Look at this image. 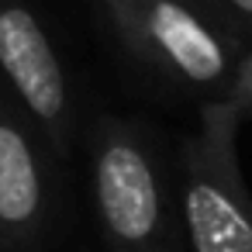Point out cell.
I'll use <instances>...</instances> for the list:
<instances>
[{"instance_id": "cell-1", "label": "cell", "mask_w": 252, "mask_h": 252, "mask_svg": "<svg viewBox=\"0 0 252 252\" xmlns=\"http://www.w3.org/2000/svg\"><path fill=\"white\" fill-rule=\"evenodd\" d=\"M90 193L111 252H187L156 149L135 125L118 118L97 125Z\"/></svg>"}, {"instance_id": "cell-3", "label": "cell", "mask_w": 252, "mask_h": 252, "mask_svg": "<svg viewBox=\"0 0 252 252\" xmlns=\"http://www.w3.org/2000/svg\"><path fill=\"white\" fill-rule=\"evenodd\" d=\"M121 42L159 76L190 90H224L235 76V35L207 0H104Z\"/></svg>"}, {"instance_id": "cell-2", "label": "cell", "mask_w": 252, "mask_h": 252, "mask_svg": "<svg viewBox=\"0 0 252 252\" xmlns=\"http://www.w3.org/2000/svg\"><path fill=\"white\" fill-rule=\"evenodd\" d=\"M242 111L228 100L200 107V128L183 142L176 214L187 252H252V193L238 162Z\"/></svg>"}, {"instance_id": "cell-5", "label": "cell", "mask_w": 252, "mask_h": 252, "mask_svg": "<svg viewBox=\"0 0 252 252\" xmlns=\"http://www.w3.org/2000/svg\"><path fill=\"white\" fill-rule=\"evenodd\" d=\"M52 211L38 128L0 80V249L25 252L45 235Z\"/></svg>"}, {"instance_id": "cell-6", "label": "cell", "mask_w": 252, "mask_h": 252, "mask_svg": "<svg viewBox=\"0 0 252 252\" xmlns=\"http://www.w3.org/2000/svg\"><path fill=\"white\" fill-rule=\"evenodd\" d=\"M228 100L245 114H252V52L249 56H238L235 63V76H231V87H228Z\"/></svg>"}, {"instance_id": "cell-4", "label": "cell", "mask_w": 252, "mask_h": 252, "mask_svg": "<svg viewBox=\"0 0 252 252\" xmlns=\"http://www.w3.org/2000/svg\"><path fill=\"white\" fill-rule=\"evenodd\" d=\"M0 80L42 138L56 152H66L73 131V94L56 45L28 0H0Z\"/></svg>"}, {"instance_id": "cell-7", "label": "cell", "mask_w": 252, "mask_h": 252, "mask_svg": "<svg viewBox=\"0 0 252 252\" xmlns=\"http://www.w3.org/2000/svg\"><path fill=\"white\" fill-rule=\"evenodd\" d=\"M207 4L224 18H231V21H238V25H245V28H252V0H207Z\"/></svg>"}]
</instances>
